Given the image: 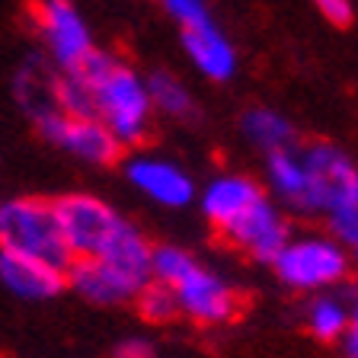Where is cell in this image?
Wrapping results in <instances>:
<instances>
[{
	"instance_id": "7402d4cb",
	"label": "cell",
	"mask_w": 358,
	"mask_h": 358,
	"mask_svg": "<svg viewBox=\"0 0 358 358\" xmlns=\"http://www.w3.org/2000/svg\"><path fill=\"white\" fill-rule=\"evenodd\" d=\"M195 262V256L189 250L176 243H157L154 246V256H150V278L160 285H176L179 278L189 272V266Z\"/></svg>"
},
{
	"instance_id": "ffe728a7",
	"label": "cell",
	"mask_w": 358,
	"mask_h": 358,
	"mask_svg": "<svg viewBox=\"0 0 358 358\" xmlns=\"http://www.w3.org/2000/svg\"><path fill=\"white\" fill-rule=\"evenodd\" d=\"M352 304L336 294H317L304 310V327L317 343H339L349 327Z\"/></svg>"
},
{
	"instance_id": "7c38bea8",
	"label": "cell",
	"mask_w": 358,
	"mask_h": 358,
	"mask_svg": "<svg viewBox=\"0 0 358 358\" xmlns=\"http://www.w3.org/2000/svg\"><path fill=\"white\" fill-rule=\"evenodd\" d=\"M67 288L99 307L128 304L141 291L131 278L122 275L119 268L109 266L106 259H74L67 266Z\"/></svg>"
},
{
	"instance_id": "ac0fdd59",
	"label": "cell",
	"mask_w": 358,
	"mask_h": 358,
	"mask_svg": "<svg viewBox=\"0 0 358 358\" xmlns=\"http://www.w3.org/2000/svg\"><path fill=\"white\" fill-rule=\"evenodd\" d=\"M150 103L157 115H166L173 122H192L199 119V103H195L192 90L186 80H179L173 71H150L148 74Z\"/></svg>"
},
{
	"instance_id": "e0dca14e",
	"label": "cell",
	"mask_w": 358,
	"mask_h": 358,
	"mask_svg": "<svg viewBox=\"0 0 358 358\" xmlns=\"http://www.w3.org/2000/svg\"><path fill=\"white\" fill-rule=\"evenodd\" d=\"M240 131L256 150L262 154H275V150L301 148L298 144V128L285 112L272 109V106H250L240 115Z\"/></svg>"
},
{
	"instance_id": "4316f807",
	"label": "cell",
	"mask_w": 358,
	"mask_h": 358,
	"mask_svg": "<svg viewBox=\"0 0 358 358\" xmlns=\"http://www.w3.org/2000/svg\"><path fill=\"white\" fill-rule=\"evenodd\" d=\"M355 259H358V256H355Z\"/></svg>"
},
{
	"instance_id": "3957f363",
	"label": "cell",
	"mask_w": 358,
	"mask_h": 358,
	"mask_svg": "<svg viewBox=\"0 0 358 358\" xmlns=\"http://www.w3.org/2000/svg\"><path fill=\"white\" fill-rule=\"evenodd\" d=\"M272 272L285 288L301 291V294L339 288L352 272V253L329 234L291 237L282 246V253L272 259Z\"/></svg>"
},
{
	"instance_id": "8fae6325",
	"label": "cell",
	"mask_w": 358,
	"mask_h": 358,
	"mask_svg": "<svg viewBox=\"0 0 358 358\" xmlns=\"http://www.w3.org/2000/svg\"><path fill=\"white\" fill-rule=\"evenodd\" d=\"M301 154H304V166H307V176H310L313 211L323 215V208L343 192V186L358 173V166L333 141H310L301 148Z\"/></svg>"
},
{
	"instance_id": "2e32d148",
	"label": "cell",
	"mask_w": 358,
	"mask_h": 358,
	"mask_svg": "<svg viewBox=\"0 0 358 358\" xmlns=\"http://www.w3.org/2000/svg\"><path fill=\"white\" fill-rule=\"evenodd\" d=\"M13 96L32 125H38L58 112V71L45 58H29L13 77Z\"/></svg>"
},
{
	"instance_id": "d4e9b609",
	"label": "cell",
	"mask_w": 358,
	"mask_h": 358,
	"mask_svg": "<svg viewBox=\"0 0 358 358\" xmlns=\"http://www.w3.org/2000/svg\"><path fill=\"white\" fill-rule=\"evenodd\" d=\"M112 358H154V345L148 339H141V336H128V339L115 343Z\"/></svg>"
},
{
	"instance_id": "9a60e30c",
	"label": "cell",
	"mask_w": 358,
	"mask_h": 358,
	"mask_svg": "<svg viewBox=\"0 0 358 358\" xmlns=\"http://www.w3.org/2000/svg\"><path fill=\"white\" fill-rule=\"evenodd\" d=\"M266 182L268 192L275 195V201H282V208H291L298 215H317L313 211L310 176H307L301 148L266 154Z\"/></svg>"
},
{
	"instance_id": "52a82bcc",
	"label": "cell",
	"mask_w": 358,
	"mask_h": 358,
	"mask_svg": "<svg viewBox=\"0 0 358 358\" xmlns=\"http://www.w3.org/2000/svg\"><path fill=\"white\" fill-rule=\"evenodd\" d=\"M38 134L58 150L77 157L80 164L90 166H109L115 164L125 148L115 141V134L93 115H67V112H52L48 119L38 122Z\"/></svg>"
},
{
	"instance_id": "7a4b0ae2",
	"label": "cell",
	"mask_w": 358,
	"mask_h": 358,
	"mask_svg": "<svg viewBox=\"0 0 358 358\" xmlns=\"http://www.w3.org/2000/svg\"><path fill=\"white\" fill-rule=\"evenodd\" d=\"M0 250L64 268L74 262L55 215V201L20 195L0 201Z\"/></svg>"
},
{
	"instance_id": "30bf717a",
	"label": "cell",
	"mask_w": 358,
	"mask_h": 358,
	"mask_svg": "<svg viewBox=\"0 0 358 358\" xmlns=\"http://www.w3.org/2000/svg\"><path fill=\"white\" fill-rule=\"evenodd\" d=\"M262 195H266V189L256 179L243 176V173H217L201 189L199 208L201 215L208 217L211 227L221 234L224 227H231L237 217H243L246 211L253 208Z\"/></svg>"
},
{
	"instance_id": "603a6c76",
	"label": "cell",
	"mask_w": 358,
	"mask_h": 358,
	"mask_svg": "<svg viewBox=\"0 0 358 358\" xmlns=\"http://www.w3.org/2000/svg\"><path fill=\"white\" fill-rule=\"evenodd\" d=\"M160 7H164V10H166V16H170V20L179 26V32H186V29H195V26H208V22H215V16H211V7H208V0H160Z\"/></svg>"
},
{
	"instance_id": "5b68a950",
	"label": "cell",
	"mask_w": 358,
	"mask_h": 358,
	"mask_svg": "<svg viewBox=\"0 0 358 358\" xmlns=\"http://www.w3.org/2000/svg\"><path fill=\"white\" fill-rule=\"evenodd\" d=\"M55 201V215L74 259H96L125 227V217L93 192H67Z\"/></svg>"
},
{
	"instance_id": "d6986e66",
	"label": "cell",
	"mask_w": 358,
	"mask_h": 358,
	"mask_svg": "<svg viewBox=\"0 0 358 358\" xmlns=\"http://www.w3.org/2000/svg\"><path fill=\"white\" fill-rule=\"evenodd\" d=\"M323 224L333 240L345 246L352 253V259L358 256V173L343 186V192L336 195L323 208Z\"/></svg>"
},
{
	"instance_id": "484cf974",
	"label": "cell",
	"mask_w": 358,
	"mask_h": 358,
	"mask_svg": "<svg viewBox=\"0 0 358 358\" xmlns=\"http://www.w3.org/2000/svg\"><path fill=\"white\" fill-rule=\"evenodd\" d=\"M343 352L345 358H358V291L352 294V313H349V327L343 333Z\"/></svg>"
},
{
	"instance_id": "44dd1931",
	"label": "cell",
	"mask_w": 358,
	"mask_h": 358,
	"mask_svg": "<svg viewBox=\"0 0 358 358\" xmlns=\"http://www.w3.org/2000/svg\"><path fill=\"white\" fill-rule=\"evenodd\" d=\"M134 307L141 313V320H148V323H173L179 317V304H176L173 288L154 282V278L134 294Z\"/></svg>"
},
{
	"instance_id": "4fadbf2b",
	"label": "cell",
	"mask_w": 358,
	"mask_h": 358,
	"mask_svg": "<svg viewBox=\"0 0 358 358\" xmlns=\"http://www.w3.org/2000/svg\"><path fill=\"white\" fill-rule=\"evenodd\" d=\"M182 48H186L189 64L199 71L205 80L211 83H227L237 77V48L217 22H208V26H195V29L182 32Z\"/></svg>"
},
{
	"instance_id": "277c9868",
	"label": "cell",
	"mask_w": 358,
	"mask_h": 358,
	"mask_svg": "<svg viewBox=\"0 0 358 358\" xmlns=\"http://www.w3.org/2000/svg\"><path fill=\"white\" fill-rule=\"evenodd\" d=\"M29 16L32 29L42 42L45 61L58 74H71V71L83 67L90 55L96 52L93 29L74 0H36Z\"/></svg>"
},
{
	"instance_id": "6da1fadb",
	"label": "cell",
	"mask_w": 358,
	"mask_h": 358,
	"mask_svg": "<svg viewBox=\"0 0 358 358\" xmlns=\"http://www.w3.org/2000/svg\"><path fill=\"white\" fill-rule=\"evenodd\" d=\"M77 74L90 87L93 119L103 122L125 150L141 148L150 138V125L157 115L150 103L148 74L103 48L90 55L87 64L77 67Z\"/></svg>"
},
{
	"instance_id": "cb8c5ba5",
	"label": "cell",
	"mask_w": 358,
	"mask_h": 358,
	"mask_svg": "<svg viewBox=\"0 0 358 358\" xmlns=\"http://www.w3.org/2000/svg\"><path fill=\"white\" fill-rule=\"evenodd\" d=\"M313 7L320 10L333 26H349L352 16H355V7H352V0H310Z\"/></svg>"
},
{
	"instance_id": "9c48e42d",
	"label": "cell",
	"mask_w": 358,
	"mask_h": 358,
	"mask_svg": "<svg viewBox=\"0 0 358 358\" xmlns=\"http://www.w3.org/2000/svg\"><path fill=\"white\" fill-rule=\"evenodd\" d=\"M125 179L144 199L164 208H186L195 199V179L179 164L157 154H131L125 160Z\"/></svg>"
},
{
	"instance_id": "5bb4252c",
	"label": "cell",
	"mask_w": 358,
	"mask_h": 358,
	"mask_svg": "<svg viewBox=\"0 0 358 358\" xmlns=\"http://www.w3.org/2000/svg\"><path fill=\"white\" fill-rule=\"evenodd\" d=\"M0 285L22 301H52L67 288V272L48 262L0 250Z\"/></svg>"
},
{
	"instance_id": "ba28073f",
	"label": "cell",
	"mask_w": 358,
	"mask_h": 358,
	"mask_svg": "<svg viewBox=\"0 0 358 358\" xmlns=\"http://www.w3.org/2000/svg\"><path fill=\"white\" fill-rule=\"evenodd\" d=\"M217 237L231 250H237V253L272 266V259L282 253V246L291 240L288 215H285V208L275 199L262 195L253 208L246 211L243 217H237L231 227H224Z\"/></svg>"
},
{
	"instance_id": "8992f818",
	"label": "cell",
	"mask_w": 358,
	"mask_h": 358,
	"mask_svg": "<svg viewBox=\"0 0 358 358\" xmlns=\"http://www.w3.org/2000/svg\"><path fill=\"white\" fill-rule=\"evenodd\" d=\"M173 294L179 304V317L199 327H224L243 313V294L224 275H217L215 268L201 266L199 259L173 285Z\"/></svg>"
}]
</instances>
